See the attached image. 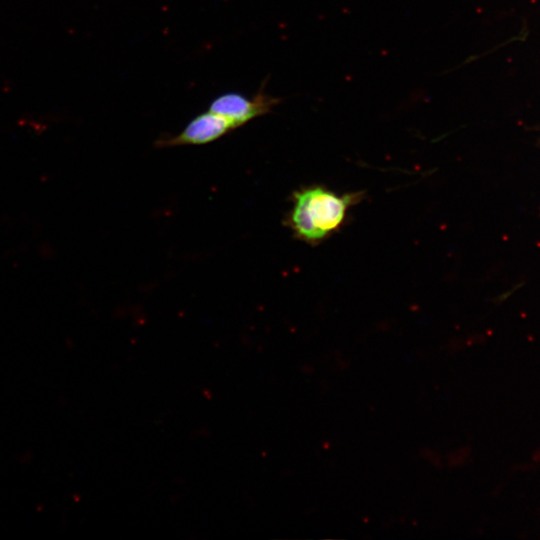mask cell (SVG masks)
I'll return each instance as SVG.
<instances>
[{
	"label": "cell",
	"instance_id": "6da1fadb",
	"mask_svg": "<svg viewBox=\"0 0 540 540\" xmlns=\"http://www.w3.org/2000/svg\"><path fill=\"white\" fill-rule=\"evenodd\" d=\"M357 197L355 194L339 195L320 186L304 188L293 196L289 226L301 240L318 243L343 224Z\"/></svg>",
	"mask_w": 540,
	"mask_h": 540
},
{
	"label": "cell",
	"instance_id": "7a4b0ae2",
	"mask_svg": "<svg viewBox=\"0 0 540 540\" xmlns=\"http://www.w3.org/2000/svg\"><path fill=\"white\" fill-rule=\"evenodd\" d=\"M281 99L268 95L264 85L252 97L239 92H226L220 94L209 105V110L223 116L237 128L254 118L271 112Z\"/></svg>",
	"mask_w": 540,
	"mask_h": 540
},
{
	"label": "cell",
	"instance_id": "3957f363",
	"mask_svg": "<svg viewBox=\"0 0 540 540\" xmlns=\"http://www.w3.org/2000/svg\"><path fill=\"white\" fill-rule=\"evenodd\" d=\"M234 129L226 118L208 110L194 117L179 134L160 139L158 145L166 147L207 144Z\"/></svg>",
	"mask_w": 540,
	"mask_h": 540
}]
</instances>
